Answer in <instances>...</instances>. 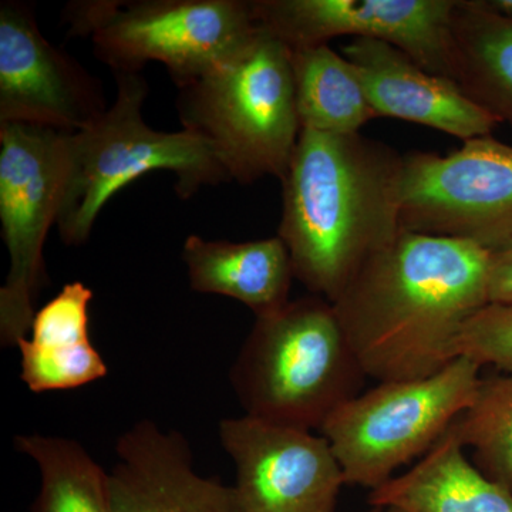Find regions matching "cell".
Wrapping results in <instances>:
<instances>
[{
    "instance_id": "cell-1",
    "label": "cell",
    "mask_w": 512,
    "mask_h": 512,
    "mask_svg": "<svg viewBox=\"0 0 512 512\" xmlns=\"http://www.w3.org/2000/svg\"><path fill=\"white\" fill-rule=\"evenodd\" d=\"M491 252L402 229L333 302L366 376L421 379L457 359L464 323L490 302Z\"/></svg>"
},
{
    "instance_id": "cell-2",
    "label": "cell",
    "mask_w": 512,
    "mask_h": 512,
    "mask_svg": "<svg viewBox=\"0 0 512 512\" xmlns=\"http://www.w3.org/2000/svg\"><path fill=\"white\" fill-rule=\"evenodd\" d=\"M403 154L362 134L301 130L282 178L278 237L295 279L335 302L402 231Z\"/></svg>"
},
{
    "instance_id": "cell-3",
    "label": "cell",
    "mask_w": 512,
    "mask_h": 512,
    "mask_svg": "<svg viewBox=\"0 0 512 512\" xmlns=\"http://www.w3.org/2000/svg\"><path fill=\"white\" fill-rule=\"evenodd\" d=\"M366 379L335 306L311 293L258 316L231 369L247 416L306 431H320Z\"/></svg>"
},
{
    "instance_id": "cell-4",
    "label": "cell",
    "mask_w": 512,
    "mask_h": 512,
    "mask_svg": "<svg viewBox=\"0 0 512 512\" xmlns=\"http://www.w3.org/2000/svg\"><path fill=\"white\" fill-rule=\"evenodd\" d=\"M177 89L183 130L212 148L229 180L285 177L302 128L291 50L278 37L259 26L234 55Z\"/></svg>"
},
{
    "instance_id": "cell-5",
    "label": "cell",
    "mask_w": 512,
    "mask_h": 512,
    "mask_svg": "<svg viewBox=\"0 0 512 512\" xmlns=\"http://www.w3.org/2000/svg\"><path fill=\"white\" fill-rule=\"evenodd\" d=\"M116 99L83 130L69 133V168L57 231L67 247L92 235L104 205L128 184L153 171L177 177L180 197L229 180L212 148L187 130L157 131L143 117L148 93L141 73H117Z\"/></svg>"
},
{
    "instance_id": "cell-6",
    "label": "cell",
    "mask_w": 512,
    "mask_h": 512,
    "mask_svg": "<svg viewBox=\"0 0 512 512\" xmlns=\"http://www.w3.org/2000/svg\"><path fill=\"white\" fill-rule=\"evenodd\" d=\"M66 20L113 74L160 63L177 87L234 55L259 28L251 0H93L70 5Z\"/></svg>"
},
{
    "instance_id": "cell-7",
    "label": "cell",
    "mask_w": 512,
    "mask_h": 512,
    "mask_svg": "<svg viewBox=\"0 0 512 512\" xmlns=\"http://www.w3.org/2000/svg\"><path fill=\"white\" fill-rule=\"evenodd\" d=\"M483 367L467 357L421 379L383 382L342 404L320 429L346 485L376 490L429 453L476 399Z\"/></svg>"
},
{
    "instance_id": "cell-8",
    "label": "cell",
    "mask_w": 512,
    "mask_h": 512,
    "mask_svg": "<svg viewBox=\"0 0 512 512\" xmlns=\"http://www.w3.org/2000/svg\"><path fill=\"white\" fill-rule=\"evenodd\" d=\"M69 133L25 123H0V222L10 265L0 289V342L18 346L35 318L46 281L43 248L62 210Z\"/></svg>"
},
{
    "instance_id": "cell-9",
    "label": "cell",
    "mask_w": 512,
    "mask_h": 512,
    "mask_svg": "<svg viewBox=\"0 0 512 512\" xmlns=\"http://www.w3.org/2000/svg\"><path fill=\"white\" fill-rule=\"evenodd\" d=\"M400 227L493 252L512 239V146L491 136L447 156L403 154Z\"/></svg>"
},
{
    "instance_id": "cell-10",
    "label": "cell",
    "mask_w": 512,
    "mask_h": 512,
    "mask_svg": "<svg viewBox=\"0 0 512 512\" xmlns=\"http://www.w3.org/2000/svg\"><path fill=\"white\" fill-rule=\"evenodd\" d=\"M256 23L289 49L329 45L335 37L379 40L430 73L453 76L457 0H251Z\"/></svg>"
},
{
    "instance_id": "cell-11",
    "label": "cell",
    "mask_w": 512,
    "mask_h": 512,
    "mask_svg": "<svg viewBox=\"0 0 512 512\" xmlns=\"http://www.w3.org/2000/svg\"><path fill=\"white\" fill-rule=\"evenodd\" d=\"M242 512H336L346 485L329 441L244 414L221 420Z\"/></svg>"
},
{
    "instance_id": "cell-12",
    "label": "cell",
    "mask_w": 512,
    "mask_h": 512,
    "mask_svg": "<svg viewBox=\"0 0 512 512\" xmlns=\"http://www.w3.org/2000/svg\"><path fill=\"white\" fill-rule=\"evenodd\" d=\"M109 109L103 87L43 36L32 8L0 5V123L83 130Z\"/></svg>"
},
{
    "instance_id": "cell-13",
    "label": "cell",
    "mask_w": 512,
    "mask_h": 512,
    "mask_svg": "<svg viewBox=\"0 0 512 512\" xmlns=\"http://www.w3.org/2000/svg\"><path fill=\"white\" fill-rule=\"evenodd\" d=\"M110 471L113 512H242L234 485L195 471L180 431L140 420L116 443Z\"/></svg>"
},
{
    "instance_id": "cell-14",
    "label": "cell",
    "mask_w": 512,
    "mask_h": 512,
    "mask_svg": "<svg viewBox=\"0 0 512 512\" xmlns=\"http://www.w3.org/2000/svg\"><path fill=\"white\" fill-rule=\"evenodd\" d=\"M342 55L355 67L377 119L410 121L464 143L491 136L500 124L456 82L430 73L389 43L352 39Z\"/></svg>"
},
{
    "instance_id": "cell-15",
    "label": "cell",
    "mask_w": 512,
    "mask_h": 512,
    "mask_svg": "<svg viewBox=\"0 0 512 512\" xmlns=\"http://www.w3.org/2000/svg\"><path fill=\"white\" fill-rule=\"evenodd\" d=\"M183 259L192 291L227 296L254 312L255 318L291 301V256L281 238L259 241H207L190 235Z\"/></svg>"
},
{
    "instance_id": "cell-16",
    "label": "cell",
    "mask_w": 512,
    "mask_h": 512,
    "mask_svg": "<svg viewBox=\"0 0 512 512\" xmlns=\"http://www.w3.org/2000/svg\"><path fill=\"white\" fill-rule=\"evenodd\" d=\"M369 504L402 512H512V491L468 460L450 427L419 463L370 491Z\"/></svg>"
},
{
    "instance_id": "cell-17",
    "label": "cell",
    "mask_w": 512,
    "mask_h": 512,
    "mask_svg": "<svg viewBox=\"0 0 512 512\" xmlns=\"http://www.w3.org/2000/svg\"><path fill=\"white\" fill-rule=\"evenodd\" d=\"M453 82L470 99L512 127V20L476 0H457L453 25Z\"/></svg>"
},
{
    "instance_id": "cell-18",
    "label": "cell",
    "mask_w": 512,
    "mask_h": 512,
    "mask_svg": "<svg viewBox=\"0 0 512 512\" xmlns=\"http://www.w3.org/2000/svg\"><path fill=\"white\" fill-rule=\"evenodd\" d=\"M291 64L302 130L349 136L377 119L355 67L329 45L292 49Z\"/></svg>"
},
{
    "instance_id": "cell-19",
    "label": "cell",
    "mask_w": 512,
    "mask_h": 512,
    "mask_svg": "<svg viewBox=\"0 0 512 512\" xmlns=\"http://www.w3.org/2000/svg\"><path fill=\"white\" fill-rule=\"evenodd\" d=\"M15 446L39 468L32 512H113L109 473L79 441L25 434L16 437Z\"/></svg>"
},
{
    "instance_id": "cell-20",
    "label": "cell",
    "mask_w": 512,
    "mask_h": 512,
    "mask_svg": "<svg viewBox=\"0 0 512 512\" xmlns=\"http://www.w3.org/2000/svg\"><path fill=\"white\" fill-rule=\"evenodd\" d=\"M451 430L485 476L512 491V373L483 377L473 404Z\"/></svg>"
},
{
    "instance_id": "cell-21",
    "label": "cell",
    "mask_w": 512,
    "mask_h": 512,
    "mask_svg": "<svg viewBox=\"0 0 512 512\" xmlns=\"http://www.w3.org/2000/svg\"><path fill=\"white\" fill-rule=\"evenodd\" d=\"M93 291L83 282H69L36 311L28 336L16 348L53 366L82 365L99 353L90 340Z\"/></svg>"
},
{
    "instance_id": "cell-22",
    "label": "cell",
    "mask_w": 512,
    "mask_h": 512,
    "mask_svg": "<svg viewBox=\"0 0 512 512\" xmlns=\"http://www.w3.org/2000/svg\"><path fill=\"white\" fill-rule=\"evenodd\" d=\"M457 357L512 373V302H488L458 333Z\"/></svg>"
},
{
    "instance_id": "cell-23",
    "label": "cell",
    "mask_w": 512,
    "mask_h": 512,
    "mask_svg": "<svg viewBox=\"0 0 512 512\" xmlns=\"http://www.w3.org/2000/svg\"><path fill=\"white\" fill-rule=\"evenodd\" d=\"M490 302H512V239L490 254Z\"/></svg>"
},
{
    "instance_id": "cell-24",
    "label": "cell",
    "mask_w": 512,
    "mask_h": 512,
    "mask_svg": "<svg viewBox=\"0 0 512 512\" xmlns=\"http://www.w3.org/2000/svg\"><path fill=\"white\" fill-rule=\"evenodd\" d=\"M480 8L512 20V0H476Z\"/></svg>"
},
{
    "instance_id": "cell-25",
    "label": "cell",
    "mask_w": 512,
    "mask_h": 512,
    "mask_svg": "<svg viewBox=\"0 0 512 512\" xmlns=\"http://www.w3.org/2000/svg\"><path fill=\"white\" fill-rule=\"evenodd\" d=\"M382 508H372V511L369 512H383ZM386 512H402L399 510H394V508H389V510H386Z\"/></svg>"
}]
</instances>
